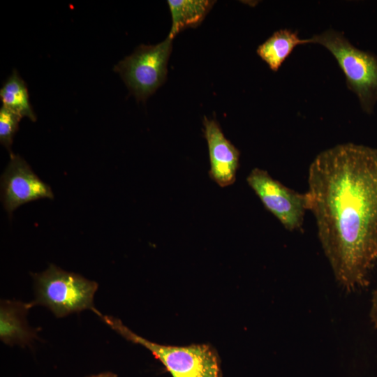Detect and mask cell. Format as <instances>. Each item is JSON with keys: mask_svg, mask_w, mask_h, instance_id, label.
<instances>
[{"mask_svg": "<svg viewBox=\"0 0 377 377\" xmlns=\"http://www.w3.org/2000/svg\"><path fill=\"white\" fill-rule=\"evenodd\" d=\"M22 117L2 105L0 109V142L11 152V145Z\"/></svg>", "mask_w": 377, "mask_h": 377, "instance_id": "obj_13", "label": "cell"}, {"mask_svg": "<svg viewBox=\"0 0 377 377\" xmlns=\"http://www.w3.org/2000/svg\"><path fill=\"white\" fill-rule=\"evenodd\" d=\"M30 308L29 303L3 300L0 307V338L12 346L30 344L36 337V332L26 322L25 315Z\"/></svg>", "mask_w": 377, "mask_h": 377, "instance_id": "obj_9", "label": "cell"}, {"mask_svg": "<svg viewBox=\"0 0 377 377\" xmlns=\"http://www.w3.org/2000/svg\"><path fill=\"white\" fill-rule=\"evenodd\" d=\"M308 41L331 52L345 75L347 87L355 94L362 110L371 113L377 101V57L353 46L342 32L332 29Z\"/></svg>", "mask_w": 377, "mask_h": 377, "instance_id": "obj_2", "label": "cell"}, {"mask_svg": "<svg viewBox=\"0 0 377 377\" xmlns=\"http://www.w3.org/2000/svg\"><path fill=\"white\" fill-rule=\"evenodd\" d=\"M36 299L30 308L40 304L56 317L62 318L85 309L94 311L93 299L98 283L83 276L62 270L54 265L40 274H34Z\"/></svg>", "mask_w": 377, "mask_h": 377, "instance_id": "obj_4", "label": "cell"}, {"mask_svg": "<svg viewBox=\"0 0 377 377\" xmlns=\"http://www.w3.org/2000/svg\"><path fill=\"white\" fill-rule=\"evenodd\" d=\"M98 316L125 339L148 349L172 377H220L219 359L209 346L194 344L172 346L158 344L138 336L116 318L101 313Z\"/></svg>", "mask_w": 377, "mask_h": 377, "instance_id": "obj_3", "label": "cell"}, {"mask_svg": "<svg viewBox=\"0 0 377 377\" xmlns=\"http://www.w3.org/2000/svg\"><path fill=\"white\" fill-rule=\"evenodd\" d=\"M172 41L168 36L157 45H141L114 66V71L138 100H146L165 81Z\"/></svg>", "mask_w": 377, "mask_h": 377, "instance_id": "obj_5", "label": "cell"}, {"mask_svg": "<svg viewBox=\"0 0 377 377\" xmlns=\"http://www.w3.org/2000/svg\"><path fill=\"white\" fill-rule=\"evenodd\" d=\"M370 318L372 323L377 329V288L373 293L370 310Z\"/></svg>", "mask_w": 377, "mask_h": 377, "instance_id": "obj_14", "label": "cell"}, {"mask_svg": "<svg viewBox=\"0 0 377 377\" xmlns=\"http://www.w3.org/2000/svg\"><path fill=\"white\" fill-rule=\"evenodd\" d=\"M306 193L336 280L348 291L366 286L377 260V149L349 142L321 151Z\"/></svg>", "mask_w": 377, "mask_h": 377, "instance_id": "obj_1", "label": "cell"}, {"mask_svg": "<svg viewBox=\"0 0 377 377\" xmlns=\"http://www.w3.org/2000/svg\"><path fill=\"white\" fill-rule=\"evenodd\" d=\"M214 3L208 0L168 1L172 21L168 36L173 39L181 31L198 26Z\"/></svg>", "mask_w": 377, "mask_h": 377, "instance_id": "obj_11", "label": "cell"}, {"mask_svg": "<svg viewBox=\"0 0 377 377\" xmlns=\"http://www.w3.org/2000/svg\"><path fill=\"white\" fill-rule=\"evenodd\" d=\"M307 43L308 38H300L297 31L280 29L258 46L257 54L272 71H277L296 46Z\"/></svg>", "mask_w": 377, "mask_h": 377, "instance_id": "obj_10", "label": "cell"}, {"mask_svg": "<svg viewBox=\"0 0 377 377\" xmlns=\"http://www.w3.org/2000/svg\"><path fill=\"white\" fill-rule=\"evenodd\" d=\"M1 179V200L10 216L20 205L43 198H54L49 185L41 181L19 155H10Z\"/></svg>", "mask_w": 377, "mask_h": 377, "instance_id": "obj_7", "label": "cell"}, {"mask_svg": "<svg viewBox=\"0 0 377 377\" xmlns=\"http://www.w3.org/2000/svg\"><path fill=\"white\" fill-rule=\"evenodd\" d=\"M88 377H117V376L111 372H105L96 375L90 376Z\"/></svg>", "mask_w": 377, "mask_h": 377, "instance_id": "obj_15", "label": "cell"}, {"mask_svg": "<svg viewBox=\"0 0 377 377\" xmlns=\"http://www.w3.org/2000/svg\"><path fill=\"white\" fill-rule=\"evenodd\" d=\"M0 98L3 106L20 115L27 117L31 121L36 120L29 99L28 89L24 81L14 70L4 82L0 90Z\"/></svg>", "mask_w": 377, "mask_h": 377, "instance_id": "obj_12", "label": "cell"}, {"mask_svg": "<svg viewBox=\"0 0 377 377\" xmlns=\"http://www.w3.org/2000/svg\"><path fill=\"white\" fill-rule=\"evenodd\" d=\"M203 125L209 156V177L220 187L230 186L235 182L239 151L226 138L216 121L204 117Z\"/></svg>", "mask_w": 377, "mask_h": 377, "instance_id": "obj_8", "label": "cell"}, {"mask_svg": "<svg viewBox=\"0 0 377 377\" xmlns=\"http://www.w3.org/2000/svg\"><path fill=\"white\" fill-rule=\"evenodd\" d=\"M249 186L269 211L290 231L300 228L308 210L306 193H300L274 179L267 171L253 168L246 178Z\"/></svg>", "mask_w": 377, "mask_h": 377, "instance_id": "obj_6", "label": "cell"}]
</instances>
